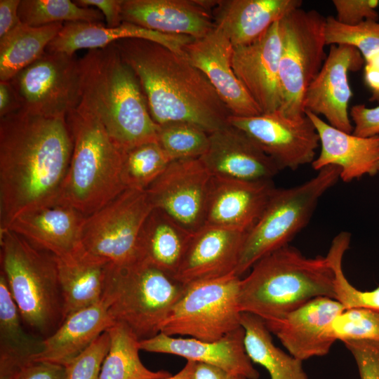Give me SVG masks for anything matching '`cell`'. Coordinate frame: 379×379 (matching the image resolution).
<instances>
[{
	"label": "cell",
	"mask_w": 379,
	"mask_h": 379,
	"mask_svg": "<svg viewBox=\"0 0 379 379\" xmlns=\"http://www.w3.org/2000/svg\"><path fill=\"white\" fill-rule=\"evenodd\" d=\"M55 258L64 301L65 319L102 300L105 291L108 262L88 254L83 248L72 255Z\"/></svg>",
	"instance_id": "f1b7e54d"
},
{
	"label": "cell",
	"mask_w": 379,
	"mask_h": 379,
	"mask_svg": "<svg viewBox=\"0 0 379 379\" xmlns=\"http://www.w3.org/2000/svg\"><path fill=\"white\" fill-rule=\"evenodd\" d=\"M246 234L204 226L192 234L174 277L188 285L234 274Z\"/></svg>",
	"instance_id": "44dd1931"
},
{
	"label": "cell",
	"mask_w": 379,
	"mask_h": 379,
	"mask_svg": "<svg viewBox=\"0 0 379 379\" xmlns=\"http://www.w3.org/2000/svg\"><path fill=\"white\" fill-rule=\"evenodd\" d=\"M330 333L335 341L379 342V310L367 308L344 310L333 321Z\"/></svg>",
	"instance_id": "ab89813d"
},
{
	"label": "cell",
	"mask_w": 379,
	"mask_h": 379,
	"mask_svg": "<svg viewBox=\"0 0 379 379\" xmlns=\"http://www.w3.org/2000/svg\"><path fill=\"white\" fill-rule=\"evenodd\" d=\"M326 18L315 10L296 8L279 20V108L288 117L305 114V92L326 58Z\"/></svg>",
	"instance_id": "9c48e42d"
},
{
	"label": "cell",
	"mask_w": 379,
	"mask_h": 379,
	"mask_svg": "<svg viewBox=\"0 0 379 379\" xmlns=\"http://www.w3.org/2000/svg\"><path fill=\"white\" fill-rule=\"evenodd\" d=\"M343 343L354 358L360 379H379V342L347 340Z\"/></svg>",
	"instance_id": "7bdbcfd3"
},
{
	"label": "cell",
	"mask_w": 379,
	"mask_h": 379,
	"mask_svg": "<svg viewBox=\"0 0 379 379\" xmlns=\"http://www.w3.org/2000/svg\"><path fill=\"white\" fill-rule=\"evenodd\" d=\"M42 340L31 335L25 328L6 277L0 272V356L22 361L41 350Z\"/></svg>",
	"instance_id": "836d02e7"
},
{
	"label": "cell",
	"mask_w": 379,
	"mask_h": 379,
	"mask_svg": "<svg viewBox=\"0 0 379 379\" xmlns=\"http://www.w3.org/2000/svg\"><path fill=\"white\" fill-rule=\"evenodd\" d=\"M14 379H66L64 366L30 360L25 363Z\"/></svg>",
	"instance_id": "f6af8a7d"
},
{
	"label": "cell",
	"mask_w": 379,
	"mask_h": 379,
	"mask_svg": "<svg viewBox=\"0 0 379 379\" xmlns=\"http://www.w3.org/2000/svg\"><path fill=\"white\" fill-rule=\"evenodd\" d=\"M350 117L354 124V135L364 138L379 135V105L375 107L355 105L350 111Z\"/></svg>",
	"instance_id": "ee69618b"
},
{
	"label": "cell",
	"mask_w": 379,
	"mask_h": 379,
	"mask_svg": "<svg viewBox=\"0 0 379 379\" xmlns=\"http://www.w3.org/2000/svg\"><path fill=\"white\" fill-rule=\"evenodd\" d=\"M365 64H369L379 69V51L373 54L366 62ZM369 100L371 102H376L379 104V94L375 95H371Z\"/></svg>",
	"instance_id": "816d5d0a"
},
{
	"label": "cell",
	"mask_w": 379,
	"mask_h": 379,
	"mask_svg": "<svg viewBox=\"0 0 379 379\" xmlns=\"http://www.w3.org/2000/svg\"><path fill=\"white\" fill-rule=\"evenodd\" d=\"M1 271L23 325L35 338L51 336L65 320L55 258L15 232L0 230Z\"/></svg>",
	"instance_id": "8992f818"
},
{
	"label": "cell",
	"mask_w": 379,
	"mask_h": 379,
	"mask_svg": "<svg viewBox=\"0 0 379 379\" xmlns=\"http://www.w3.org/2000/svg\"><path fill=\"white\" fill-rule=\"evenodd\" d=\"M18 15L23 24L31 27L72 22L102 23L105 19L98 9L81 7L69 0H21Z\"/></svg>",
	"instance_id": "e575fe53"
},
{
	"label": "cell",
	"mask_w": 379,
	"mask_h": 379,
	"mask_svg": "<svg viewBox=\"0 0 379 379\" xmlns=\"http://www.w3.org/2000/svg\"><path fill=\"white\" fill-rule=\"evenodd\" d=\"M20 1L21 0L0 1V39L22 23L18 15Z\"/></svg>",
	"instance_id": "7dc6e473"
},
{
	"label": "cell",
	"mask_w": 379,
	"mask_h": 379,
	"mask_svg": "<svg viewBox=\"0 0 379 379\" xmlns=\"http://www.w3.org/2000/svg\"><path fill=\"white\" fill-rule=\"evenodd\" d=\"M232 48L227 37L215 27L204 37L187 44L183 55L206 77L231 115L260 114L259 107L234 72Z\"/></svg>",
	"instance_id": "ac0fdd59"
},
{
	"label": "cell",
	"mask_w": 379,
	"mask_h": 379,
	"mask_svg": "<svg viewBox=\"0 0 379 379\" xmlns=\"http://www.w3.org/2000/svg\"><path fill=\"white\" fill-rule=\"evenodd\" d=\"M64 23L31 27L22 23L0 39V81H8L39 59Z\"/></svg>",
	"instance_id": "1f68e13d"
},
{
	"label": "cell",
	"mask_w": 379,
	"mask_h": 379,
	"mask_svg": "<svg viewBox=\"0 0 379 379\" xmlns=\"http://www.w3.org/2000/svg\"><path fill=\"white\" fill-rule=\"evenodd\" d=\"M241 279V312L278 320L318 297L335 299L334 272L326 256L307 258L286 245L257 261Z\"/></svg>",
	"instance_id": "277c9868"
},
{
	"label": "cell",
	"mask_w": 379,
	"mask_h": 379,
	"mask_svg": "<svg viewBox=\"0 0 379 379\" xmlns=\"http://www.w3.org/2000/svg\"><path fill=\"white\" fill-rule=\"evenodd\" d=\"M196 362L187 361L185 366L176 374L164 379H194Z\"/></svg>",
	"instance_id": "f907efd6"
},
{
	"label": "cell",
	"mask_w": 379,
	"mask_h": 379,
	"mask_svg": "<svg viewBox=\"0 0 379 379\" xmlns=\"http://www.w3.org/2000/svg\"><path fill=\"white\" fill-rule=\"evenodd\" d=\"M157 142L171 161L201 158L209 145V134L183 122L159 126Z\"/></svg>",
	"instance_id": "74e56055"
},
{
	"label": "cell",
	"mask_w": 379,
	"mask_h": 379,
	"mask_svg": "<svg viewBox=\"0 0 379 379\" xmlns=\"http://www.w3.org/2000/svg\"><path fill=\"white\" fill-rule=\"evenodd\" d=\"M194 379H247L238 374L228 373L217 367L197 363L194 370Z\"/></svg>",
	"instance_id": "681fc988"
},
{
	"label": "cell",
	"mask_w": 379,
	"mask_h": 379,
	"mask_svg": "<svg viewBox=\"0 0 379 379\" xmlns=\"http://www.w3.org/2000/svg\"><path fill=\"white\" fill-rule=\"evenodd\" d=\"M125 39L152 41L182 55L183 48L194 39L187 36L160 33L126 22L115 27H108L102 23L72 22L63 24L46 51L74 55L78 50L102 48Z\"/></svg>",
	"instance_id": "484cf974"
},
{
	"label": "cell",
	"mask_w": 379,
	"mask_h": 379,
	"mask_svg": "<svg viewBox=\"0 0 379 379\" xmlns=\"http://www.w3.org/2000/svg\"><path fill=\"white\" fill-rule=\"evenodd\" d=\"M171 162L157 141L124 152L121 176L126 188L146 190Z\"/></svg>",
	"instance_id": "d590c367"
},
{
	"label": "cell",
	"mask_w": 379,
	"mask_h": 379,
	"mask_svg": "<svg viewBox=\"0 0 379 379\" xmlns=\"http://www.w3.org/2000/svg\"><path fill=\"white\" fill-rule=\"evenodd\" d=\"M139 346L140 350L180 356L187 361L211 365L247 379H258L260 376L246 352L242 326L215 341L175 338L160 332L140 340Z\"/></svg>",
	"instance_id": "603a6c76"
},
{
	"label": "cell",
	"mask_w": 379,
	"mask_h": 379,
	"mask_svg": "<svg viewBox=\"0 0 379 379\" xmlns=\"http://www.w3.org/2000/svg\"><path fill=\"white\" fill-rule=\"evenodd\" d=\"M344 310L335 299L318 297L280 319L265 323L291 355L304 361L328 353L335 342L331 325Z\"/></svg>",
	"instance_id": "e0dca14e"
},
{
	"label": "cell",
	"mask_w": 379,
	"mask_h": 379,
	"mask_svg": "<svg viewBox=\"0 0 379 379\" xmlns=\"http://www.w3.org/2000/svg\"><path fill=\"white\" fill-rule=\"evenodd\" d=\"M187 288L173 275L143 260L126 266L109 263L104 297L114 323L140 341L160 333Z\"/></svg>",
	"instance_id": "52a82bcc"
},
{
	"label": "cell",
	"mask_w": 379,
	"mask_h": 379,
	"mask_svg": "<svg viewBox=\"0 0 379 379\" xmlns=\"http://www.w3.org/2000/svg\"><path fill=\"white\" fill-rule=\"evenodd\" d=\"M305 113L319 138L320 153L311 164L315 171L329 166L338 167L340 179L345 182L379 174V135L357 136L331 126L313 113Z\"/></svg>",
	"instance_id": "d4e9b609"
},
{
	"label": "cell",
	"mask_w": 379,
	"mask_h": 379,
	"mask_svg": "<svg viewBox=\"0 0 379 379\" xmlns=\"http://www.w3.org/2000/svg\"><path fill=\"white\" fill-rule=\"evenodd\" d=\"M65 119L73 150L57 204L71 206L88 216L126 189L121 176L124 152L100 119L81 105Z\"/></svg>",
	"instance_id": "5b68a950"
},
{
	"label": "cell",
	"mask_w": 379,
	"mask_h": 379,
	"mask_svg": "<svg viewBox=\"0 0 379 379\" xmlns=\"http://www.w3.org/2000/svg\"><path fill=\"white\" fill-rule=\"evenodd\" d=\"M325 37L326 45H347L357 48L366 61L379 51V20L349 26L329 15L326 18Z\"/></svg>",
	"instance_id": "f35d334b"
},
{
	"label": "cell",
	"mask_w": 379,
	"mask_h": 379,
	"mask_svg": "<svg viewBox=\"0 0 379 379\" xmlns=\"http://www.w3.org/2000/svg\"><path fill=\"white\" fill-rule=\"evenodd\" d=\"M275 189L272 180L248 181L213 176L205 225L248 232Z\"/></svg>",
	"instance_id": "7402d4cb"
},
{
	"label": "cell",
	"mask_w": 379,
	"mask_h": 379,
	"mask_svg": "<svg viewBox=\"0 0 379 379\" xmlns=\"http://www.w3.org/2000/svg\"><path fill=\"white\" fill-rule=\"evenodd\" d=\"M340 169L329 166L309 180L276 188L260 217L246 232L235 275L240 277L259 260L281 248L308 223L319 199L340 179Z\"/></svg>",
	"instance_id": "ba28073f"
},
{
	"label": "cell",
	"mask_w": 379,
	"mask_h": 379,
	"mask_svg": "<svg viewBox=\"0 0 379 379\" xmlns=\"http://www.w3.org/2000/svg\"><path fill=\"white\" fill-rule=\"evenodd\" d=\"M365 64L360 52L347 45H331L315 79L308 86L303 99L305 112L325 117L331 126L351 133L353 125L348 111L352 92L349 73L359 70Z\"/></svg>",
	"instance_id": "9a60e30c"
},
{
	"label": "cell",
	"mask_w": 379,
	"mask_h": 379,
	"mask_svg": "<svg viewBox=\"0 0 379 379\" xmlns=\"http://www.w3.org/2000/svg\"><path fill=\"white\" fill-rule=\"evenodd\" d=\"M279 20L253 42L232 48L234 72L262 113L279 110L281 55Z\"/></svg>",
	"instance_id": "2e32d148"
},
{
	"label": "cell",
	"mask_w": 379,
	"mask_h": 379,
	"mask_svg": "<svg viewBox=\"0 0 379 379\" xmlns=\"http://www.w3.org/2000/svg\"><path fill=\"white\" fill-rule=\"evenodd\" d=\"M244 346L252 362L263 366L271 379H309L302 361L277 347L265 321L251 313L242 312Z\"/></svg>",
	"instance_id": "4dcf8cb0"
},
{
	"label": "cell",
	"mask_w": 379,
	"mask_h": 379,
	"mask_svg": "<svg viewBox=\"0 0 379 379\" xmlns=\"http://www.w3.org/2000/svg\"><path fill=\"white\" fill-rule=\"evenodd\" d=\"M107 331L109 348L100 379H164L171 375L168 371H152L143 365L139 357L140 340L127 327L115 323Z\"/></svg>",
	"instance_id": "d6a6232c"
},
{
	"label": "cell",
	"mask_w": 379,
	"mask_h": 379,
	"mask_svg": "<svg viewBox=\"0 0 379 379\" xmlns=\"http://www.w3.org/2000/svg\"><path fill=\"white\" fill-rule=\"evenodd\" d=\"M201 159L213 176L248 181L272 180L279 166L246 133L230 125L209 134Z\"/></svg>",
	"instance_id": "ffe728a7"
},
{
	"label": "cell",
	"mask_w": 379,
	"mask_h": 379,
	"mask_svg": "<svg viewBox=\"0 0 379 379\" xmlns=\"http://www.w3.org/2000/svg\"><path fill=\"white\" fill-rule=\"evenodd\" d=\"M78 6L98 9L106 20V26L115 27L122 22L121 7L123 0H77Z\"/></svg>",
	"instance_id": "bcb514c9"
},
{
	"label": "cell",
	"mask_w": 379,
	"mask_h": 379,
	"mask_svg": "<svg viewBox=\"0 0 379 379\" xmlns=\"http://www.w3.org/2000/svg\"><path fill=\"white\" fill-rule=\"evenodd\" d=\"M240 277L234 274L187 285L161 326V333L215 341L241 327Z\"/></svg>",
	"instance_id": "30bf717a"
},
{
	"label": "cell",
	"mask_w": 379,
	"mask_h": 379,
	"mask_svg": "<svg viewBox=\"0 0 379 379\" xmlns=\"http://www.w3.org/2000/svg\"><path fill=\"white\" fill-rule=\"evenodd\" d=\"M228 122L246 133L281 170H295L316 158L319 138L305 113L288 117L277 110L251 117L230 115Z\"/></svg>",
	"instance_id": "4fadbf2b"
},
{
	"label": "cell",
	"mask_w": 379,
	"mask_h": 379,
	"mask_svg": "<svg viewBox=\"0 0 379 379\" xmlns=\"http://www.w3.org/2000/svg\"><path fill=\"white\" fill-rule=\"evenodd\" d=\"M212 180L201 158L175 160L146 192L154 208L194 233L205 225Z\"/></svg>",
	"instance_id": "5bb4252c"
},
{
	"label": "cell",
	"mask_w": 379,
	"mask_h": 379,
	"mask_svg": "<svg viewBox=\"0 0 379 379\" xmlns=\"http://www.w3.org/2000/svg\"><path fill=\"white\" fill-rule=\"evenodd\" d=\"M350 234L342 232L332 241L326 255L334 272L335 299L345 310L367 308L379 310V286L371 291L355 288L346 278L343 270V258L350 243Z\"/></svg>",
	"instance_id": "8d00e7d4"
},
{
	"label": "cell",
	"mask_w": 379,
	"mask_h": 379,
	"mask_svg": "<svg viewBox=\"0 0 379 379\" xmlns=\"http://www.w3.org/2000/svg\"><path fill=\"white\" fill-rule=\"evenodd\" d=\"M110 338L105 331L80 354L65 366L66 379H100Z\"/></svg>",
	"instance_id": "60d3db41"
},
{
	"label": "cell",
	"mask_w": 379,
	"mask_h": 379,
	"mask_svg": "<svg viewBox=\"0 0 379 379\" xmlns=\"http://www.w3.org/2000/svg\"><path fill=\"white\" fill-rule=\"evenodd\" d=\"M192 234L162 211L153 208L140 235L139 260L175 276Z\"/></svg>",
	"instance_id": "f546056e"
},
{
	"label": "cell",
	"mask_w": 379,
	"mask_h": 379,
	"mask_svg": "<svg viewBox=\"0 0 379 379\" xmlns=\"http://www.w3.org/2000/svg\"><path fill=\"white\" fill-rule=\"evenodd\" d=\"M108 308L103 296L98 302L67 316L51 336L42 340L41 351L31 360L65 366L115 324Z\"/></svg>",
	"instance_id": "83f0119b"
},
{
	"label": "cell",
	"mask_w": 379,
	"mask_h": 379,
	"mask_svg": "<svg viewBox=\"0 0 379 379\" xmlns=\"http://www.w3.org/2000/svg\"><path fill=\"white\" fill-rule=\"evenodd\" d=\"M114 44L135 72L157 125L188 123L208 134L229 125L230 111L204 73L184 55L145 39Z\"/></svg>",
	"instance_id": "7a4b0ae2"
},
{
	"label": "cell",
	"mask_w": 379,
	"mask_h": 379,
	"mask_svg": "<svg viewBox=\"0 0 379 379\" xmlns=\"http://www.w3.org/2000/svg\"><path fill=\"white\" fill-rule=\"evenodd\" d=\"M86 217L71 206L55 204L21 213L7 229L55 257L65 258L82 249Z\"/></svg>",
	"instance_id": "cb8c5ba5"
},
{
	"label": "cell",
	"mask_w": 379,
	"mask_h": 379,
	"mask_svg": "<svg viewBox=\"0 0 379 379\" xmlns=\"http://www.w3.org/2000/svg\"><path fill=\"white\" fill-rule=\"evenodd\" d=\"M335 19L341 24L354 26L366 20H379L378 0H333Z\"/></svg>",
	"instance_id": "b9f144b4"
},
{
	"label": "cell",
	"mask_w": 379,
	"mask_h": 379,
	"mask_svg": "<svg viewBox=\"0 0 379 379\" xmlns=\"http://www.w3.org/2000/svg\"><path fill=\"white\" fill-rule=\"evenodd\" d=\"M79 105L95 114L113 142L125 152L157 141L159 126L152 118L140 82L114 43L89 50L79 59Z\"/></svg>",
	"instance_id": "3957f363"
},
{
	"label": "cell",
	"mask_w": 379,
	"mask_h": 379,
	"mask_svg": "<svg viewBox=\"0 0 379 379\" xmlns=\"http://www.w3.org/2000/svg\"><path fill=\"white\" fill-rule=\"evenodd\" d=\"M146 190L126 188L86 217L81 246L88 254L117 266L139 261V239L153 210Z\"/></svg>",
	"instance_id": "8fae6325"
},
{
	"label": "cell",
	"mask_w": 379,
	"mask_h": 379,
	"mask_svg": "<svg viewBox=\"0 0 379 379\" xmlns=\"http://www.w3.org/2000/svg\"><path fill=\"white\" fill-rule=\"evenodd\" d=\"M302 4L301 0H222L217 1L213 16L215 27L236 47L257 40Z\"/></svg>",
	"instance_id": "4316f807"
},
{
	"label": "cell",
	"mask_w": 379,
	"mask_h": 379,
	"mask_svg": "<svg viewBox=\"0 0 379 379\" xmlns=\"http://www.w3.org/2000/svg\"><path fill=\"white\" fill-rule=\"evenodd\" d=\"M72 150L65 118L21 109L0 118V230L22 213L58 203Z\"/></svg>",
	"instance_id": "6da1fadb"
},
{
	"label": "cell",
	"mask_w": 379,
	"mask_h": 379,
	"mask_svg": "<svg viewBox=\"0 0 379 379\" xmlns=\"http://www.w3.org/2000/svg\"><path fill=\"white\" fill-rule=\"evenodd\" d=\"M9 81L27 113L65 118L81 101L79 59L74 55L46 51Z\"/></svg>",
	"instance_id": "7c38bea8"
},
{
	"label": "cell",
	"mask_w": 379,
	"mask_h": 379,
	"mask_svg": "<svg viewBox=\"0 0 379 379\" xmlns=\"http://www.w3.org/2000/svg\"><path fill=\"white\" fill-rule=\"evenodd\" d=\"M218 1L123 0V22L166 34L194 39L215 27L213 10Z\"/></svg>",
	"instance_id": "d6986e66"
},
{
	"label": "cell",
	"mask_w": 379,
	"mask_h": 379,
	"mask_svg": "<svg viewBox=\"0 0 379 379\" xmlns=\"http://www.w3.org/2000/svg\"><path fill=\"white\" fill-rule=\"evenodd\" d=\"M21 109L18 95L8 81H0V118L13 114Z\"/></svg>",
	"instance_id": "c3c4849f"
}]
</instances>
